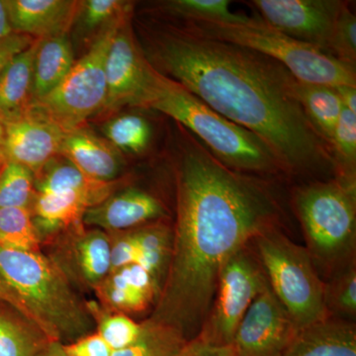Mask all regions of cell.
Listing matches in <instances>:
<instances>
[{"instance_id":"obj_1","label":"cell","mask_w":356,"mask_h":356,"mask_svg":"<svg viewBox=\"0 0 356 356\" xmlns=\"http://www.w3.org/2000/svg\"><path fill=\"white\" fill-rule=\"evenodd\" d=\"M277 209L259 182L220 163L203 147L182 156L177 177V222L170 266L149 320L187 341L209 313L224 264L268 227Z\"/></svg>"},{"instance_id":"obj_2","label":"cell","mask_w":356,"mask_h":356,"mask_svg":"<svg viewBox=\"0 0 356 356\" xmlns=\"http://www.w3.org/2000/svg\"><path fill=\"white\" fill-rule=\"evenodd\" d=\"M152 58L165 72L163 76L261 138L283 170L306 172L334 166L327 145L295 97L297 79L280 63L187 29L163 34Z\"/></svg>"},{"instance_id":"obj_3","label":"cell","mask_w":356,"mask_h":356,"mask_svg":"<svg viewBox=\"0 0 356 356\" xmlns=\"http://www.w3.org/2000/svg\"><path fill=\"white\" fill-rule=\"evenodd\" d=\"M0 300L34 323L51 341L72 343L90 334L95 320L74 286L42 252L0 247Z\"/></svg>"},{"instance_id":"obj_4","label":"cell","mask_w":356,"mask_h":356,"mask_svg":"<svg viewBox=\"0 0 356 356\" xmlns=\"http://www.w3.org/2000/svg\"><path fill=\"white\" fill-rule=\"evenodd\" d=\"M143 107L168 115L191 130L215 159L231 170L243 173L283 170L275 154L261 138L218 114L156 70Z\"/></svg>"},{"instance_id":"obj_5","label":"cell","mask_w":356,"mask_h":356,"mask_svg":"<svg viewBox=\"0 0 356 356\" xmlns=\"http://www.w3.org/2000/svg\"><path fill=\"white\" fill-rule=\"evenodd\" d=\"M293 204L318 273L330 277L355 261L356 184L313 182L297 189Z\"/></svg>"},{"instance_id":"obj_6","label":"cell","mask_w":356,"mask_h":356,"mask_svg":"<svg viewBox=\"0 0 356 356\" xmlns=\"http://www.w3.org/2000/svg\"><path fill=\"white\" fill-rule=\"evenodd\" d=\"M187 30L206 38L238 44L273 58L284 65L302 83L332 88L356 86L355 67L315 47L290 38L259 17H252L243 24L188 22Z\"/></svg>"},{"instance_id":"obj_7","label":"cell","mask_w":356,"mask_h":356,"mask_svg":"<svg viewBox=\"0 0 356 356\" xmlns=\"http://www.w3.org/2000/svg\"><path fill=\"white\" fill-rule=\"evenodd\" d=\"M252 243L269 286L297 329L327 317L325 282L307 248L274 226L261 231Z\"/></svg>"},{"instance_id":"obj_8","label":"cell","mask_w":356,"mask_h":356,"mask_svg":"<svg viewBox=\"0 0 356 356\" xmlns=\"http://www.w3.org/2000/svg\"><path fill=\"white\" fill-rule=\"evenodd\" d=\"M130 13L104 27L88 53L74 63L64 81L50 95L30 102L65 133L81 128L89 117L102 111L107 95V55L119 26Z\"/></svg>"},{"instance_id":"obj_9","label":"cell","mask_w":356,"mask_h":356,"mask_svg":"<svg viewBox=\"0 0 356 356\" xmlns=\"http://www.w3.org/2000/svg\"><path fill=\"white\" fill-rule=\"evenodd\" d=\"M267 284L259 259L248 247L236 252L220 271L214 299L197 337L217 346H231L241 321Z\"/></svg>"},{"instance_id":"obj_10","label":"cell","mask_w":356,"mask_h":356,"mask_svg":"<svg viewBox=\"0 0 356 356\" xmlns=\"http://www.w3.org/2000/svg\"><path fill=\"white\" fill-rule=\"evenodd\" d=\"M343 1L254 0L250 6L267 25L290 38L330 54L332 33Z\"/></svg>"},{"instance_id":"obj_11","label":"cell","mask_w":356,"mask_h":356,"mask_svg":"<svg viewBox=\"0 0 356 356\" xmlns=\"http://www.w3.org/2000/svg\"><path fill=\"white\" fill-rule=\"evenodd\" d=\"M105 72L107 95L102 111H115L126 105L144 106L154 69L136 43L130 14L122 21L112 40Z\"/></svg>"},{"instance_id":"obj_12","label":"cell","mask_w":356,"mask_h":356,"mask_svg":"<svg viewBox=\"0 0 356 356\" xmlns=\"http://www.w3.org/2000/svg\"><path fill=\"white\" fill-rule=\"evenodd\" d=\"M298 329L268 282L245 314L231 343L234 356H282Z\"/></svg>"},{"instance_id":"obj_13","label":"cell","mask_w":356,"mask_h":356,"mask_svg":"<svg viewBox=\"0 0 356 356\" xmlns=\"http://www.w3.org/2000/svg\"><path fill=\"white\" fill-rule=\"evenodd\" d=\"M4 124L2 156L7 163L25 166L34 178L60 154L67 133L32 103Z\"/></svg>"},{"instance_id":"obj_14","label":"cell","mask_w":356,"mask_h":356,"mask_svg":"<svg viewBox=\"0 0 356 356\" xmlns=\"http://www.w3.org/2000/svg\"><path fill=\"white\" fill-rule=\"evenodd\" d=\"M51 257L70 283L95 289L110 273V238L97 228L86 229L83 222L55 235Z\"/></svg>"},{"instance_id":"obj_15","label":"cell","mask_w":356,"mask_h":356,"mask_svg":"<svg viewBox=\"0 0 356 356\" xmlns=\"http://www.w3.org/2000/svg\"><path fill=\"white\" fill-rule=\"evenodd\" d=\"M165 209L158 198L140 189L114 192L106 200L84 212V226L106 233L128 231L158 221L165 216Z\"/></svg>"},{"instance_id":"obj_16","label":"cell","mask_w":356,"mask_h":356,"mask_svg":"<svg viewBox=\"0 0 356 356\" xmlns=\"http://www.w3.org/2000/svg\"><path fill=\"white\" fill-rule=\"evenodd\" d=\"M161 289L149 271L132 264L109 273L93 291L105 310L130 316L156 305Z\"/></svg>"},{"instance_id":"obj_17","label":"cell","mask_w":356,"mask_h":356,"mask_svg":"<svg viewBox=\"0 0 356 356\" xmlns=\"http://www.w3.org/2000/svg\"><path fill=\"white\" fill-rule=\"evenodd\" d=\"M13 32L37 39L67 35L79 13L72 0H4Z\"/></svg>"},{"instance_id":"obj_18","label":"cell","mask_w":356,"mask_h":356,"mask_svg":"<svg viewBox=\"0 0 356 356\" xmlns=\"http://www.w3.org/2000/svg\"><path fill=\"white\" fill-rule=\"evenodd\" d=\"M282 356H356V325L327 316L301 327Z\"/></svg>"},{"instance_id":"obj_19","label":"cell","mask_w":356,"mask_h":356,"mask_svg":"<svg viewBox=\"0 0 356 356\" xmlns=\"http://www.w3.org/2000/svg\"><path fill=\"white\" fill-rule=\"evenodd\" d=\"M60 154L84 175L104 182L114 181L124 163L108 140L81 127L65 134Z\"/></svg>"},{"instance_id":"obj_20","label":"cell","mask_w":356,"mask_h":356,"mask_svg":"<svg viewBox=\"0 0 356 356\" xmlns=\"http://www.w3.org/2000/svg\"><path fill=\"white\" fill-rule=\"evenodd\" d=\"M114 181L93 179L64 158L50 161L35 177V189L38 193L70 191L77 194L88 204V209L106 200L115 192Z\"/></svg>"},{"instance_id":"obj_21","label":"cell","mask_w":356,"mask_h":356,"mask_svg":"<svg viewBox=\"0 0 356 356\" xmlns=\"http://www.w3.org/2000/svg\"><path fill=\"white\" fill-rule=\"evenodd\" d=\"M74 51L67 35L39 39L33 70L31 102L50 95L74 65Z\"/></svg>"},{"instance_id":"obj_22","label":"cell","mask_w":356,"mask_h":356,"mask_svg":"<svg viewBox=\"0 0 356 356\" xmlns=\"http://www.w3.org/2000/svg\"><path fill=\"white\" fill-rule=\"evenodd\" d=\"M38 40L17 54L0 76V117L3 121L17 116L31 102L33 70Z\"/></svg>"},{"instance_id":"obj_23","label":"cell","mask_w":356,"mask_h":356,"mask_svg":"<svg viewBox=\"0 0 356 356\" xmlns=\"http://www.w3.org/2000/svg\"><path fill=\"white\" fill-rule=\"evenodd\" d=\"M88 204L74 192H47L36 193L32 206L35 227L39 238L44 234L47 238L57 235L60 229L83 222Z\"/></svg>"},{"instance_id":"obj_24","label":"cell","mask_w":356,"mask_h":356,"mask_svg":"<svg viewBox=\"0 0 356 356\" xmlns=\"http://www.w3.org/2000/svg\"><path fill=\"white\" fill-rule=\"evenodd\" d=\"M50 343L34 323L0 300V356H36Z\"/></svg>"},{"instance_id":"obj_25","label":"cell","mask_w":356,"mask_h":356,"mask_svg":"<svg viewBox=\"0 0 356 356\" xmlns=\"http://www.w3.org/2000/svg\"><path fill=\"white\" fill-rule=\"evenodd\" d=\"M294 95L311 125L329 147L343 110V103L336 88L297 81Z\"/></svg>"},{"instance_id":"obj_26","label":"cell","mask_w":356,"mask_h":356,"mask_svg":"<svg viewBox=\"0 0 356 356\" xmlns=\"http://www.w3.org/2000/svg\"><path fill=\"white\" fill-rule=\"evenodd\" d=\"M139 248L137 264L163 286L172 252L173 229L161 221H154L133 229Z\"/></svg>"},{"instance_id":"obj_27","label":"cell","mask_w":356,"mask_h":356,"mask_svg":"<svg viewBox=\"0 0 356 356\" xmlns=\"http://www.w3.org/2000/svg\"><path fill=\"white\" fill-rule=\"evenodd\" d=\"M142 324L139 339L112 356H175L187 343L186 337L172 325L149 318Z\"/></svg>"},{"instance_id":"obj_28","label":"cell","mask_w":356,"mask_h":356,"mask_svg":"<svg viewBox=\"0 0 356 356\" xmlns=\"http://www.w3.org/2000/svg\"><path fill=\"white\" fill-rule=\"evenodd\" d=\"M329 146L337 178L356 184V113L343 106Z\"/></svg>"},{"instance_id":"obj_29","label":"cell","mask_w":356,"mask_h":356,"mask_svg":"<svg viewBox=\"0 0 356 356\" xmlns=\"http://www.w3.org/2000/svg\"><path fill=\"white\" fill-rule=\"evenodd\" d=\"M0 247L23 252H41V241L31 210L0 208Z\"/></svg>"},{"instance_id":"obj_30","label":"cell","mask_w":356,"mask_h":356,"mask_svg":"<svg viewBox=\"0 0 356 356\" xmlns=\"http://www.w3.org/2000/svg\"><path fill=\"white\" fill-rule=\"evenodd\" d=\"M325 313L331 317L355 322L356 317V264L351 261L325 282Z\"/></svg>"},{"instance_id":"obj_31","label":"cell","mask_w":356,"mask_h":356,"mask_svg":"<svg viewBox=\"0 0 356 356\" xmlns=\"http://www.w3.org/2000/svg\"><path fill=\"white\" fill-rule=\"evenodd\" d=\"M88 310L97 324V332L114 351L123 350L139 339L143 324L126 314L109 312L97 304H88Z\"/></svg>"},{"instance_id":"obj_32","label":"cell","mask_w":356,"mask_h":356,"mask_svg":"<svg viewBox=\"0 0 356 356\" xmlns=\"http://www.w3.org/2000/svg\"><path fill=\"white\" fill-rule=\"evenodd\" d=\"M229 0H173L165 4L173 15L180 16L188 22H220L243 24L252 17L233 13Z\"/></svg>"},{"instance_id":"obj_33","label":"cell","mask_w":356,"mask_h":356,"mask_svg":"<svg viewBox=\"0 0 356 356\" xmlns=\"http://www.w3.org/2000/svg\"><path fill=\"white\" fill-rule=\"evenodd\" d=\"M107 140L118 151L140 154L149 146L152 129L149 122L138 115L127 114L112 119L104 127Z\"/></svg>"},{"instance_id":"obj_34","label":"cell","mask_w":356,"mask_h":356,"mask_svg":"<svg viewBox=\"0 0 356 356\" xmlns=\"http://www.w3.org/2000/svg\"><path fill=\"white\" fill-rule=\"evenodd\" d=\"M34 175L25 166L6 163L0 175V208L31 210L36 197Z\"/></svg>"},{"instance_id":"obj_35","label":"cell","mask_w":356,"mask_h":356,"mask_svg":"<svg viewBox=\"0 0 356 356\" xmlns=\"http://www.w3.org/2000/svg\"><path fill=\"white\" fill-rule=\"evenodd\" d=\"M330 54L341 62L355 67L356 62V18L350 4L343 2L339 10Z\"/></svg>"},{"instance_id":"obj_36","label":"cell","mask_w":356,"mask_h":356,"mask_svg":"<svg viewBox=\"0 0 356 356\" xmlns=\"http://www.w3.org/2000/svg\"><path fill=\"white\" fill-rule=\"evenodd\" d=\"M83 20L88 29L107 26L131 11L128 2L120 0H88L81 3Z\"/></svg>"},{"instance_id":"obj_37","label":"cell","mask_w":356,"mask_h":356,"mask_svg":"<svg viewBox=\"0 0 356 356\" xmlns=\"http://www.w3.org/2000/svg\"><path fill=\"white\" fill-rule=\"evenodd\" d=\"M110 238V261L111 271L137 264L139 259V248L134 236L133 229L128 231L108 233Z\"/></svg>"},{"instance_id":"obj_38","label":"cell","mask_w":356,"mask_h":356,"mask_svg":"<svg viewBox=\"0 0 356 356\" xmlns=\"http://www.w3.org/2000/svg\"><path fill=\"white\" fill-rule=\"evenodd\" d=\"M63 346L69 356H112L114 353L97 332Z\"/></svg>"},{"instance_id":"obj_39","label":"cell","mask_w":356,"mask_h":356,"mask_svg":"<svg viewBox=\"0 0 356 356\" xmlns=\"http://www.w3.org/2000/svg\"><path fill=\"white\" fill-rule=\"evenodd\" d=\"M35 40L28 35L13 32L0 41V76L8 63L17 54L24 51L34 43Z\"/></svg>"},{"instance_id":"obj_40","label":"cell","mask_w":356,"mask_h":356,"mask_svg":"<svg viewBox=\"0 0 356 356\" xmlns=\"http://www.w3.org/2000/svg\"><path fill=\"white\" fill-rule=\"evenodd\" d=\"M175 356H234L231 346H217L196 336L187 341Z\"/></svg>"},{"instance_id":"obj_41","label":"cell","mask_w":356,"mask_h":356,"mask_svg":"<svg viewBox=\"0 0 356 356\" xmlns=\"http://www.w3.org/2000/svg\"><path fill=\"white\" fill-rule=\"evenodd\" d=\"M336 89L344 108L356 113V86H337Z\"/></svg>"},{"instance_id":"obj_42","label":"cell","mask_w":356,"mask_h":356,"mask_svg":"<svg viewBox=\"0 0 356 356\" xmlns=\"http://www.w3.org/2000/svg\"><path fill=\"white\" fill-rule=\"evenodd\" d=\"M11 33H13V29H11L8 15H7L6 2L4 0H0V41H2Z\"/></svg>"},{"instance_id":"obj_43","label":"cell","mask_w":356,"mask_h":356,"mask_svg":"<svg viewBox=\"0 0 356 356\" xmlns=\"http://www.w3.org/2000/svg\"><path fill=\"white\" fill-rule=\"evenodd\" d=\"M36 356H69L65 353L64 346L58 341H51Z\"/></svg>"},{"instance_id":"obj_44","label":"cell","mask_w":356,"mask_h":356,"mask_svg":"<svg viewBox=\"0 0 356 356\" xmlns=\"http://www.w3.org/2000/svg\"><path fill=\"white\" fill-rule=\"evenodd\" d=\"M4 138H6V124L0 117V156H2V147H3Z\"/></svg>"},{"instance_id":"obj_45","label":"cell","mask_w":356,"mask_h":356,"mask_svg":"<svg viewBox=\"0 0 356 356\" xmlns=\"http://www.w3.org/2000/svg\"><path fill=\"white\" fill-rule=\"evenodd\" d=\"M7 161L4 159L3 156H0V175H1L2 170H3L4 166H6Z\"/></svg>"}]
</instances>
